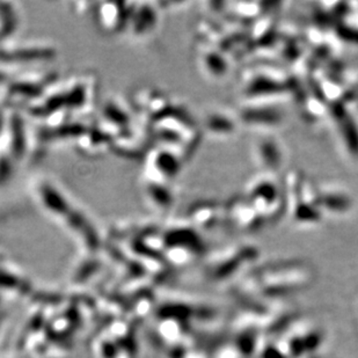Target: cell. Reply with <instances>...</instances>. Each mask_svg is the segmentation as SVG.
Returning <instances> with one entry per match:
<instances>
[{"label": "cell", "instance_id": "6da1fadb", "mask_svg": "<svg viewBox=\"0 0 358 358\" xmlns=\"http://www.w3.org/2000/svg\"><path fill=\"white\" fill-rule=\"evenodd\" d=\"M245 199L267 220H278L287 211L284 185L278 183L275 173L262 172L253 176L245 188Z\"/></svg>", "mask_w": 358, "mask_h": 358}, {"label": "cell", "instance_id": "7a4b0ae2", "mask_svg": "<svg viewBox=\"0 0 358 358\" xmlns=\"http://www.w3.org/2000/svg\"><path fill=\"white\" fill-rule=\"evenodd\" d=\"M254 158L266 172L275 173L283 162V151L280 143L271 137H261L253 144Z\"/></svg>", "mask_w": 358, "mask_h": 358}, {"label": "cell", "instance_id": "3957f363", "mask_svg": "<svg viewBox=\"0 0 358 358\" xmlns=\"http://www.w3.org/2000/svg\"><path fill=\"white\" fill-rule=\"evenodd\" d=\"M231 220L241 230H255L264 223V218L245 197H236L227 208Z\"/></svg>", "mask_w": 358, "mask_h": 358}, {"label": "cell", "instance_id": "277c9868", "mask_svg": "<svg viewBox=\"0 0 358 358\" xmlns=\"http://www.w3.org/2000/svg\"><path fill=\"white\" fill-rule=\"evenodd\" d=\"M318 192V204L322 213L343 215L352 208V199L345 190L335 186H324Z\"/></svg>", "mask_w": 358, "mask_h": 358}]
</instances>
